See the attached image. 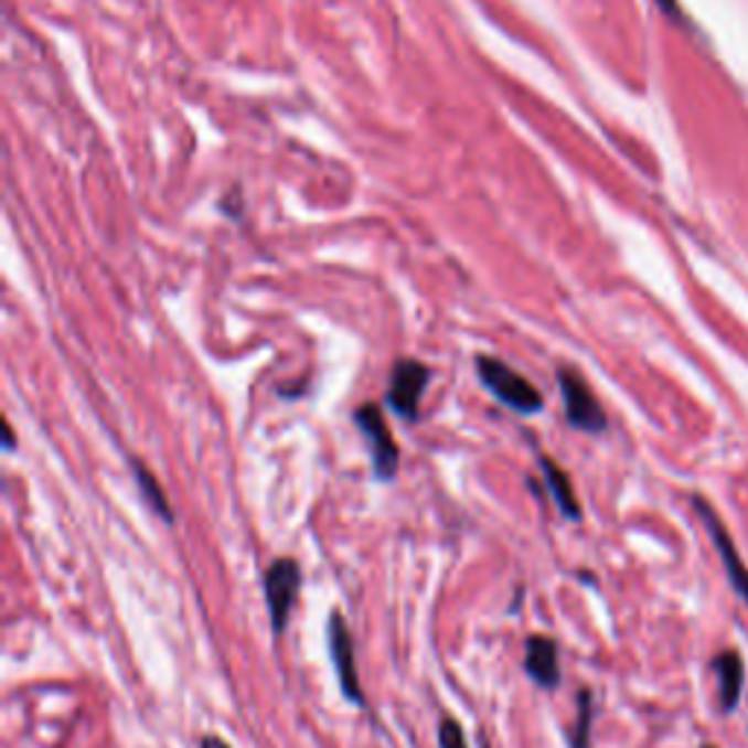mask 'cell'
<instances>
[{
  "mask_svg": "<svg viewBox=\"0 0 748 748\" xmlns=\"http://www.w3.org/2000/svg\"><path fill=\"white\" fill-rule=\"evenodd\" d=\"M132 474L138 480V489H141V498L147 500V506L167 521V524H173V506H170V500H167L164 489L159 485V480L150 474V468L141 466V462H132Z\"/></svg>",
  "mask_w": 748,
  "mask_h": 748,
  "instance_id": "11",
  "label": "cell"
},
{
  "mask_svg": "<svg viewBox=\"0 0 748 748\" xmlns=\"http://www.w3.org/2000/svg\"><path fill=\"white\" fill-rule=\"evenodd\" d=\"M427 381H430V372H427L425 363H418V360H400V363H395L389 381V407L400 418L416 421L418 404H421Z\"/></svg>",
  "mask_w": 748,
  "mask_h": 748,
  "instance_id": "7",
  "label": "cell"
},
{
  "mask_svg": "<svg viewBox=\"0 0 748 748\" xmlns=\"http://www.w3.org/2000/svg\"><path fill=\"white\" fill-rule=\"evenodd\" d=\"M590 716H594V702L590 693H579V716H576V731H574V748H588L590 742Z\"/></svg>",
  "mask_w": 748,
  "mask_h": 748,
  "instance_id": "12",
  "label": "cell"
},
{
  "mask_svg": "<svg viewBox=\"0 0 748 748\" xmlns=\"http://www.w3.org/2000/svg\"><path fill=\"white\" fill-rule=\"evenodd\" d=\"M693 509L698 512L707 535H710V541H714L716 553H719V558H723V567H725V574H728V579H731V588L748 602V567H746V562H742L737 544H734L731 533L725 530V524L719 521V515H716V509L707 506L702 498H693Z\"/></svg>",
  "mask_w": 748,
  "mask_h": 748,
  "instance_id": "6",
  "label": "cell"
},
{
  "mask_svg": "<svg viewBox=\"0 0 748 748\" xmlns=\"http://www.w3.org/2000/svg\"><path fill=\"white\" fill-rule=\"evenodd\" d=\"M354 421H357L360 432L366 436L368 450H372L374 477H377L381 482L395 480V474H398V466H400V450H398V445H395V439H392L389 425H386V418H383L381 407H374V404L360 407L357 416H354Z\"/></svg>",
  "mask_w": 748,
  "mask_h": 748,
  "instance_id": "4",
  "label": "cell"
},
{
  "mask_svg": "<svg viewBox=\"0 0 748 748\" xmlns=\"http://www.w3.org/2000/svg\"><path fill=\"white\" fill-rule=\"evenodd\" d=\"M558 386H562V398H565L567 421L576 430L585 432H602L608 427V418L599 407L597 395L590 392L588 381L574 368H558Z\"/></svg>",
  "mask_w": 748,
  "mask_h": 748,
  "instance_id": "5",
  "label": "cell"
},
{
  "mask_svg": "<svg viewBox=\"0 0 748 748\" xmlns=\"http://www.w3.org/2000/svg\"><path fill=\"white\" fill-rule=\"evenodd\" d=\"M7 448L9 450L15 448V439H12V427H9V425H7Z\"/></svg>",
  "mask_w": 748,
  "mask_h": 748,
  "instance_id": "16",
  "label": "cell"
},
{
  "mask_svg": "<svg viewBox=\"0 0 748 748\" xmlns=\"http://www.w3.org/2000/svg\"><path fill=\"white\" fill-rule=\"evenodd\" d=\"M202 748H232L223 737H216V734H209V737H202Z\"/></svg>",
  "mask_w": 748,
  "mask_h": 748,
  "instance_id": "15",
  "label": "cell"
},
{
  "mask_svg": "<svg viewBox=\"0 0 748 748\" xmlns=\"http://www.w3.org/2000/svg\"><path fill=\"white\" fill-rule=\"evenodd\" d=\"M477 372H480L482 386L509 409H515L521 416H535L544 407L541 392L533 383L526 381L524 374H517L515 368H509L506 363H500L498 357H480L477 360Z\"/></svg>",
  "mask_w": 748,
  "mask_h": 748,
  "instance_id": "1",
  "label": "cell"
},
{
  "mask_svg": "<svg viewBox=\"0 0 748 748\" xmlns=\"http://www.w3.org/2000/svg\"><path fill=\"white\" fill-rule=\"evenodd\" d=\"M541 474H544V482H547L549 498L556 500L558 512H562L567 521H579V517H583V506H579V500H576L574 482L565 474V468H558L549 457H541Z\"/></svg>",
  "mask_w": 748,
  "mask_h": 748,
  "instance_id": "10",
  "label": "cell"
},
{
  "mask_svg": "<svg viewBox=\"0 0 748 748\" xmlns=\"http://www.w3.org/2000/svg\"><path fill=\"white\" fill-rule=\"evenodd\" d=\"M328 652H331L333 670H336V678H340L342 696L349 698L351 705L366 707V693H363V684H360L357 655H354V638H351L349 623H345V617L340 611H333L328 617Z\"/></svg>",
  "mask_w": 748,
  "mask_h": 748,
  "instance_id": "3",
  "label": "cell"
},
{
  "mask_svg": "<svg viewBox=\"0 0 748 748\" xmlns=\"http://www.w3.org/2000/svg\"><path fill=\"white\" fill-rule=\"evenodd\" d=\"M301 565L296 558H275L264 576V597H267L269 623L275 634H284L290 623L292 606L301 594Z\"/></svg>",
  "mask_w": 748,
  "mask_h": 748,
  "instance_id": "2",
  "label": "cell"
},
{
  "mask_svg": "<svg viewBox=\"0 0 748 748\" xmlns=\"http://www.w3.org/2000/svg\"><path fill=\"white\" fill-rule=\"evenodd\" d=\"M526 675L538 684L541 691H556L562 682V666H558V643L544 634H533L526 641L524 658Z\"/></svg>",
  "mask_w": 748,
  "mask_h": 748,
  "instance_id": "8",
  "label": "cell"
},
{
  "mask_svg": "<svg viewBox=\"0 0 748 748\" xmlns=\"http://www.w3.org/2000/svg\"><path fill=\"white\" fill-rule=\"evenodd\" d=\"M439 748H468L466 731L453 716H441L439 723Z\"/></svg>",
  "mask_w": 748,
  "mask_h": 748,
  "instance_id": "13",
  "label": "cell"
},
{
  "mask_svg": "<svg viewBox=\"0 0 748 748\" xmlns=\"http://www.w3.org/2000/svg\"><path fill=\"white\" fill-rule=\"evenodd\" d=\"M658 7H661V12L670 18H682V7H678V0H655Z\"/></svg>",
  "mask_w": 748,
  "mask_h": 748,
  "instance_id": "14",
  "label": "cell"
},
{
  "mask_svg": "<svg viewBox=\"0 0 748 748\" xmlns=\"http://www.w3.org/2000/svg\"><path fill=\"white\" fill-rule=\"evenodd\" d=\"M716 684H719V710L731 714L734 707L740 705L742 684H746V664H742L740 652H723L714 658Z\"/></svg>",
  "mask_w": 748,
  "mask_h": 748,
  "instance_id": "9",
  "label": "cell"
},
{
  "mask_svg": "<svg viewBox=\"0 0 748 748\" xmlns=\"http://www.w3.org/2000/svg\"><path fill=\"white\" fill-rule=\"evenodd\" d=\"M705 748H714V746H705Z\"/></svg>",
  "mask_w": 748,
  "mask_h": 748,
  "instance_id": "17",
  "label": "cell"
}]
</instances>
